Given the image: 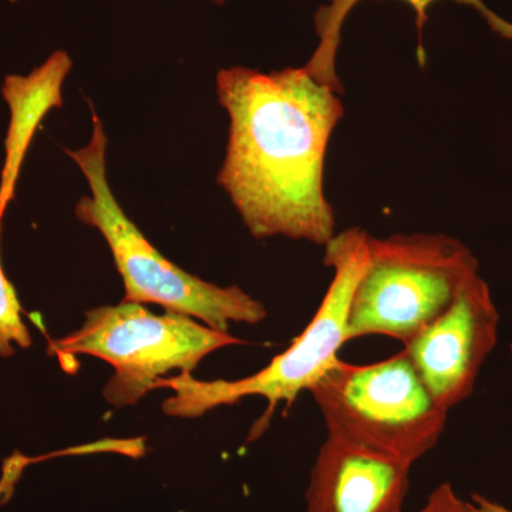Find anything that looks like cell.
Listing matches in <instances>:
<instances>
[{"mask_svg": "<svg viewBox=\"0 0 512 512\" xmlns=\"http://www.w3.org/2000/svg\"><path fill=\"white\" fill-rule=\"evenodd\" d=\"M70 69L69 55L56 52L29 76H8L3 83V99L10 110L5 163L0 177V212L3 214L15 195L20 170L37 128L50 110L63 106L62 86Z\"/></svg>", "mask_w": 512, "mask_h": 512, "instance_id": "cell-9", "label": "cell"}, {"mask_svg": "<svg viewBox=\"0 0 512 512\" xmlns=\"http://www.w3.org/2000/svg\"><path fill=\"white\" fill-rule=\"evenodd\" d=\"M412 467L328 436L309 476L306 512H403Z\"/></svg>", "mask_w": 512, "mask_h": 512, "instance_id": "cell-8", "label": "cell"}, {"mask_svg": "<svg viewBox=\"0 0 512 512\" xmlns=\"http://www.w3.org/2000/svg\"><path fill=\"white\" fill-rule=\"evenodd\" d=\"M367 248V265L350 302L349 342L387 336L406 345L480 275L473 252L444 234L369 235Z\"/></svg>", "mask_w": 512, "mask_h": 512, "instance_id": "cell-4", "label": "cell"}, {"mask_svg": "<svg viewBox=\"0 0 512 512\" xmlns=\"http://www.w3.org/2000/svg\"><path fill=\"white\" fill-rule=\"evenodd\" d=\"M416 512H471L467 501L458 497L450 483L440 484L431 491L426 504Z\"/></svg>", "mask_w": 512, "mask_h": 512, "instance_id": "cell-12", "label": "cell"}, {"mask_svg": "<svg viewBox=\"0 0 512 512\" xmlns=\"http://www.w3.org/2000/svg\"><path fill=\"white\" fill-rule=\"evenodd\" d=\"M311 392L328 436L413 466L439 443L448 412L433 399L409 355L370 365L336 360Z\"/></svg>", "mask_w": 512, "mask_h": 512, "instance_id": "cell-5", "label": "cell"}, {"mask_svg": "<svg viewBox=\"0 0 512 512\" xmlns=\"http://www.w3.org/2000/svg\"><path fill=\"white\" fill-rule=\"evenodd\" d=\"M500 320L490 286L477 275L440 318L403 345L427 390L448 413L476 389L497 346Z\"/></svg>", "mask_w": 512, "mask_h": 512, "instance_id": "cell-7", "label": "cell"}, {"mask_svg": "<svg viewBox=\"0 0 512 512\" xmlns=\"http://www.w3.org/2000/svg\"><path fill=\"white\" fill-rule=\"evenodd\" d=\"M107 137L99 117L93 113V136L80 150H66L89 184L90 195L76 207L80 221L99 229L109 244L117 271L123 278L124 302L157 303L165 311L183 313L202 320L220 332L231 322L265 320L266 309L239 286L221 288L188 274L168 261L121 210L107 181Z\"/></svg>", "mask_w": 512, "mask_h": 512, "instance_id": "cell-3", "label": "cell"}, {"mask_svg": "<svg viewBox=\"0 0 512 512\" xmlns=\"http://www.w3.org/2000/svg\"><path fill=\"white\" fill-rule=\"evenodd\" d=\"M217 94L229 116L218 184L252 237L325 247L336 235L323 174L345 111L339 93L305 67L262 73L237 66L218 73Z\"/></svg>", "mask_w": 512, "mask_h": 512, "instance_id": "cell-1", "label": "cell"}, {"mask_svg": "<svg viewBox=\"0 0 512 512\" xmlns=\"http://www.w3.org/2000/svg\"><path fill=\"white\" fill-rule=\"evenodd\" d=\"M3 212H0V232H2ZM22 305H20L15 288L6 278L0 259V356L9 357L15 353L13 343L20 348H29L32 338L28 326L22 318Z\"/></svg>", "mask_w": 512, "mask_h": 512, "instance_id": "cell-11", "label": "cell"}, {"mask_svg": "<svg viewBox=\"0 0 512 512\" xmlns=\"http://www.w3.org/2000/svg\"><path fill=\"white\" fill-rule=\"evenodd\" d=\"M211 2H214L215 5H224L225 0H211Z\"/></svg>", "mask_w": 512, "mask_h": 512, "instance_id": "cell-14", "label": "cell"}, {"mask_svg": "<svg viewBox=\"0 0 512 512\" xmlns=\"http://www.w3.org/2000/svg\"><path fill=\"white\" fill-rule=\"evenodd\" d=\"M471 512H512L510 508L504 507L497 501L490 500L481 494L471 495V500L467 501Z\"/></svg>", "mask_w": 512, "mask_h": 512, "instance_id": "cell-13", "label": "cell"}, {"mask_svg": "<svg viewBox=\"0 0 512 512\" xmlns=\"http://www.w3.org/2000/svg\"><path fill=\"white\" fill-rule=\"evenodd\" d=\"M360 2L362 0H328L325 5L320 6L315 15L318 46L309 62L303 66L313 79L339 94L343 93V84L340 82L338 70H336V59H338L339 47L342 45L343 26H345L349 13ZM403 2L413 9L414 16H416L417 59H419L420 66H424L426 64L424 26L429 20L430 6L439 0H403ZM453 2L470 6L480 13L481 18L494 33L504 39L512 40V23L497 15L490 6L485 5L483 0H453Z\"/></svg>", "mask_w": 512, "mask_h": 512, "instance_id": "cell-10", "label": "cell"}, {"mask_svg": "<svg viewBox=\"0 0 512 512\" xmlns=\"http://www.w3.org/2000/svg\"><path fill=\"white\" fill-rule=\"evenodd\" d=\"M241 343L183 313L156 315L143 303L123 301L87 311L82 328L50 342L49 353L90 355L110 363L114 375L103 396L123 407L140 402L173 370L192 373L210 353Z\"/></svg>", "mask_w": 512, "mask_h": 512, "instance_id": "cell-6", "label": "cell"}, {"mask_svg": "<svg viewBox=\"0 0 512 512\" xmlns=\"http://www.w3.org/2000/svg\"><path fill=\"white\" fill-rule=\"evenodd\" d=\"M367 241L369 234L365 229L352 227L336 234L325 245V265L333 269L332 282L309 325L284 353L274 357L261 372L245 379L202 382L188 372L161 377L156 389L174 390V396L165 400L163 412L192 419L215 407L238 403L244 397L261 396L269 403L268 414L259 421L262 427L279 403L291 404L299 394L309 392L335 365L340 349L349 342L350 302L369 258Z\"/></svg>", "mask_w": 512, "mask_h": 512, "instance_id": "cell-2", "label": "cell"}]
</instances>
